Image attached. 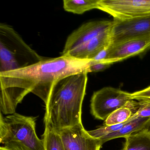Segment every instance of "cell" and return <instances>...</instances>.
<instances>
[{
    "label": "cell",
    "instance_id": "6da1fadb",
    "mask_svg": "<svg viewBox=\"0 0 150 150\" xmlns=\"http://www.w3.org/2000/svg\"><path fill=\"white\" fill-rule=\"evenodd\" d=\"M90 61L62 55L0 73L1 112L8 115L15 113L17 105L30 93L41 98L46 105L55 83L72 74L88 73Z\"/></svg>",
    "mask_w": 150,
    "mask_h": 150
},
{
    "label": "cell",
    "instance_id": "7a4b0ae2",
    "mask_svg": "<svg viewBox=\"0 0 150 150\" xmlns=\"http://www.w3.org/2000/svg\"><path fill=\"white\" fill-rule=\"evenodd\" d=\"M88 74L80 73L67 76L52 87L45 105L44 122L57 131L82 123L81 109Z\"/></svg>",
    "mask_w": 150,
    "mask_h": 150
},
{
    "label": "cell",
    "instance_id": "3957f363",
    "mask_svg": "<svg viewBox=\"0 0 150 150\" xmlns=\"http://www.w3.org/2000/svg\"><path fill=\"white\" fill-rule=\"evenodd\" d=\"M35 127L36 117L16 113L4 117L1 112L0 142L9 150H45Z\"/></svg>",
    "mask_w": 150,
    "mask_h": 150
},
{
    "label": "cell",
    "instance_id": "277c9868",
    "mask_svg": "<svg viewBox=\"0 0 150 150\" xmlns=\"http://www.w3.org/2000/svg\"><path fill=\"white\" fill-rule=\"evenodd\" d=\"M11 26L0 24V73L22 69L44 59Z\"/></svg>",
    "mask_w": 150,
    "mask_h": 150
},
{
    "label": "cell",
    "instance_id": "5b68a950",
    "mask_svg": "<svg viewBox=\"0 0 150 150\" xmlns=\"http://www.w3.org/2000/svg\"><path fill=\"white\" fill-rule=\"evenodd\" d=\"M129 106L137 110L139 102L131 98V93L107 87L94 92L91 100V113L95 118L105 121L113 112Z\"/></svg>",
    "mask_w": 150,
    "mask_h": 150
},
{
    "label": "cell",
    "instance_id": "8992f818",
    "mask_svg": "<svg viewBox=\"0 0 150 150\" xmlns=\"http://www.w3.org/2000/svg\"><path fill=\"white\" fill-rule=\"evenodd\" d=\"M98 9L114 20H130L150 16V0H99Z\"/></svg>",
    "mask_w": 150,
    "mask_h": 150
},
{
    "label": "cell",
    "instance_id": "52a82bcc",
    "mask_svg": "<svg viewBox=\"0 0 150 150\" xmlns=\"http://www.w3.org/2000/svg\"><path fill=\"white\" fill-rule=\"evenodd\" d=\"M150 35V16L124 21L114 20L110 45Z\"/></svg>",
    "mask_w": 150,
    "mask_h": 150
},
{
    "label": "cell",
    "instance_id": "ba28073f",
    "mask_svg": "<svg viewBox=\"0 0 150 150\" xmlns=\"http://www.w3.org/2000/svg\"><path fill=\"white\" fill-rule=\"evenodd\" d=\"M65 150H100L103 144L86 130L82 123L58 131Z\"/></svg>",
    "mask_w": 150,
    "mask_h": 150
},
{
    "label": "cell",
    "instance_id": "9c48e42d",
    "mask_svg": "<svg viewBox=\"0 0 150 150\" xmlns=\"http://www.w3.org/2000/svg\"><path fill=\"white\" fill-rule=\"evenodd\" d=\"M113 21H100L89 22L83 24L67 38L62 55L85 43L100 35L111 30Z\"/></svg>",
    "mask_w": 150,
    "mask_h": 150
},
{
    "label": "cell",
    "instance_id": "30bf717a",
    "mask_svg": "<svg viewBox=\"0 0 150 150\" xmlns=\"http://www.w3.org/2000/svg\"><path fill=\"white\" fill-rule=\"evenodd\" d=\"M150 48V35L133 38L110 46L107 63L113 64L142 53Z\"/></svg>",
    "mask_w": 150,
    "mask_h": 150
},
{
    "label": "cell",
    "instance_id": "8fae6325",
    "mask_svg": "<svg viewBox=\"0 0 150 150\" xmlns=\"http://www.w3.org/2000/svg\"><path fill=\"white\" fill-rule=\"evenodd\" d=\"M111 30L79 45L64 56H70L78 59L91 60L100 52L110 45Z\"/></svg>",
    "mask_w": 150,
    "mask_h": 150
},
{
    "label": "cell",
    "instance_id": "7c38bea8",
    "mask_svg": "<svg viewBox=\"0 0 150 150\" xmlns=\"http://www.w3.org/2000/svg\"><path fill=\"white\" fill-rule=\"evenodd\" d=\"M150 117H138L134 113L130 120L120 129L100 139L103 144L118 138H125L145 129H150Z\"/></svg>",
    "mask_w": 150,
    "mask_h": 150
},
{
    "label": "cell",
    "instance_id": "4fadbf2b",
    "mask_svg": "<svg viewBox=\"0 0 150 150\" xmlns=\"http://www.w3.org/2000/svg\"><path fill=\"white\" fill-rule=\"evenodd\" d=\"M125 138L123 150H150V129H145Z\"/></svg>",
    "mask_w": 150,
    "mask_h": 150
},
{
    "label": "cell",
    "instance_id": "5bb4252c",
    "mask_svg": "<svg viewBox=\"0 0 150 150\" xmlns=\"http://www.w3.org/2000/svg\"><path fill=\"white\" fill-rule=\"evenodd\" d=\"M99 0H64L63 7L66 11L82 14L87 11L98 9Z\"/></svg>",
    "mask_w": 150,
    "mask_h": 150
},
{
    "label": "cell",
    "instance_id": "9a60e30c",
    "mask_svg": "<svg viewBox=\"0 0 150 150\" xmlns=\"http://www.w3.org/2000/svg\"><path fill=\"white\" fill-rule=\"evenodd\" d=\"M45 123V131L42 139L45 150H65L62 139L59 133L55 130L50 125Z\"/></svg>",
    "mask_w": 150,
    "mask_h": 150
},
{
    "label": "cell",
    "instance_id": "2e32d148",
    "mask_svg": "<svg viewBox=\"0 0 150 150\" xmlns=\"http://www.w3.org/2000/svg\"><path fill=\"white\" fill-rule=\"evenodd\" d=\"M132 109H137L132 107H122L110 114L104 121V125H112L120 124L128 122L134 114Z\"/></svg>",
    "mask_w": 150,
    "mask_h": 150
},
{
    "label": "cell",
    "instance_id": "e0dca14e",
    "mask_svg": "<svg viewBox=\"0 0 150 150\" xmlns=\"http://www.w3.org/2000/svg\"><path fill=\"white\" fill-rule=\"evenodd\" d=\"M129 121L123 123L115 125H104L96 129L89 131H88V132L92 137L100 139L101 138L103 137L104 136H107V135H109V134H110V133H112L120 129Z\"/></svg>",
    "mask_w": 150,
    "mask_h": 150
},
{
    "label": "cell",
    "instance_id": "ac0fdd59",
    "mask_svg": "<svg viewBox=\"0 0 150 150\" xmlns=\"http://www.w3.org/2000/svg\"><path fill=\"white\" fill-rule=\"evenodd\" d=\"M139 107L135 114L138 117H150V99L139 100Z\"/></svg>",
    "mask_w": 150,
    "mask_h": 150
},
{
    "label": "cell",
    "instance_id": "d6986e66",
    "mask_svg": "<svg viewBox=\"0 0 150 150\" xmlns=\"http://www.w3.org/2000/svg\"><path fill=\"white\" fill-rule=\"evenodd\" d=\"M88 73L102 71L108 68L112 64L102 62H95L90 60Z\"/></svg>",
    "mask_w": 150,
    "mask_h": 150
},
{
    "label": "cell",
    "instance_id": "ffe728a7",
    "mask_svg": "<svg viewBox=\"0 0 150 150\" xmlns=\"http://www.w3.org/2000/svg\"><path fill=\"white\" fill-rule=\"evenodd\" d=\"M131 98L132 100L150 99V87H148L143 90L137 91L131 93Z\"/></svg>",
    "mask_w": 150,
    "mask_h": 150
},
{
    "label": "cell",
    "instance_id": "44dd1931",
    "mask_svg": "<svg viewBox=\"0 0 150 150\" xmlns=\"http://www.w3.org/2000/svg\"><path fill=\"white\" fill-rule=\"evenodd\" d=\"M0 150H9L8 149H6V148L4 147V146H1L0 147Z\"/></svg>",
    "mask_w": 150,
    "mask_h": 150
},
{
    "label": "cell",
    "instance_id": "7402d4cb",
    "mask_svg": "<svg viewBox=\"0 0 150 150\" xmlns=\"http://www.w3.org/2000/svg\"><path fill=\"white\" fill-rule=\"evenodd\" d=\"M149 87H150V86H149Z\"/></svg>",
    "mask_w": 150,
    "mask_h": 150
}]
</instances>
